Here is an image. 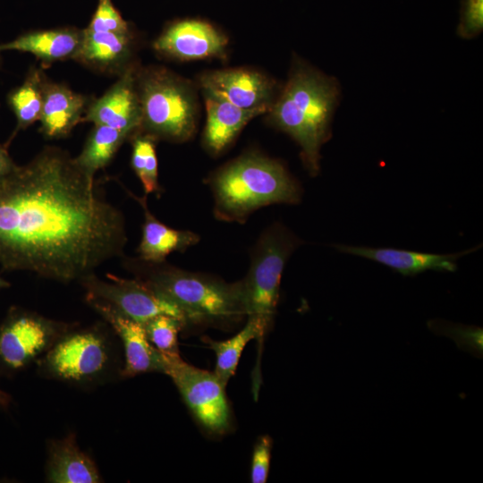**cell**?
<instances>
[{"instance_id":"obj_2","label":"cell","mask_w":483,"mask_h":483,"mask_svg":"<svg viewBox=\"0 0 483 483\" xmlns=\"http://www.w3.org/2000/svg\"><path fill=\"white\" fill-rule=\"evenodd\" d=\"M338 96L334 79L298 64L268 110L271 123L301 146L303 163L312 175L319 170V150L329 137Z\"/></svg>"},{"instance_id":"obj_23","label":"cell","mask_w":483,"mask_h":483,"mask_svg":"<svg viewBox=\"0 0 483 483\" xmlns=\"http://www.w3.org/2000/svg\"><path fill=\"white\" fill-rule=\"evenodd\" d=\"M131 135L127 131L94 124L75 160L84 171L95 176L112 161L123 143Z\"/></svg>"},{"instance_id":"obj_7","label":"cell","mask_w":483,"mask_h":483,"mask_svg":"<svg viewBox=\"0 0 483 483\" xmlns=\"http://www.w3.org/2000/svg\"><path fill=\"white\" fill-rule=\"evenodd\" d=\"M299 244L284 226L270 227L258 240L248 275L242 280L246 315L257 321L262 341L275 313L284 267Z\"/></svg>"},{"instance_id":"obj_9","label":"cell","mask_w":483,"mask_h":483,"mask_svg":"<svg viewBox=\"0 0 483 483\" xmlns=\"http://www.w3.org/2000/svg\"><path fill=\"white\" fill-rule=\"evenodd\" d=\"M160 353L164 374L172 379L198 422L212 434L225 433L231 424L225 386L214 372L187 363L179 352Z\"/></svg>"},{"instance_id":"obj_27","label":"cell","mask_w":483,"mask_h":483,"mask_svg":"<svg viewBox=\"0 0 483 483\" xmlns=\"http://www.w3.org/2000/svg\"><path fill=\"white\" fill-rule=\"evenodd\" d=\"M86 30L97 32L131 31L128 22L122 17L111 0H99L96 12Z\"/></svg>"},{"instance_id":"obj_12","label":"cell","mask_w":483,"mask_h":483,"mask_svg":"<svg viewBox=\"0 0 483 483\" xmlns=\"http://www.w3.org/2000/svg\"><path fill=\"white\" fill-rule=\"evenodd\" d=\"M227 43V38L211 24L183 20L167 26L153 43V48L163 56L191 61L220 56Z\"/></svg>"},{"instance_id":"obj_33","label":"cell","mask_w":483,"mask_h":483,"mask_svg":"<svg viewBox=\"0 0 483 483\" xmlns=\"http://www.w3.org/2000/svg\"><path fill=\"white\" fill-rule=\"evenodd\" d=\"M1 53V52H0ZM1 64H2V56L0 55V67H1Z\"/></svg>"},{"instance_id":"obj_11","label":"cell","mask_w":483,"mask_h":483,"mask_svg":"<svg viewBox=\"0 0 483 483\" xmlns=\"http://www.w3.org/2000/svg\"><path fill=\"white\" fill-rule=\"evenodd\" d=\"M87 303L118 336L123 351L121 379L145 373L164 374L161 353L148 340L144 326L123 315L111 304L86 295Z\"/></svg>"},{"instance_id":"obj_20","label":"cell","mask_w":483,"mask_h":483,"mask_svg":"<svg viewBox=\"0 0 483 483\" xmlns=\"http://www.w3.org/2000/svg\"><path fill=\"white\" fill-rule=\"evenodd\" d=\"M207 122L203 140L212 154L223 151L240 131L254 117L268 112V107L243 109L227 101L205 96Z\"/></svg>"},{"instance_id":"obj_19","label":"cell","mask_w":483,"mask_h":483,"mask_svg":"<svg viewBox=\"0 0 483 483\" xmlns=\"http://www.w3.org/2000/svg\"><path fill=\"white\" fill-rule=\"evenodd\" d=\"M335 248L344 253L379 262L403 275H414L427 270L453 272L457 268L456 261L459 258L477 250L474 248L460 253L444 255L343 244L335 245Z\"/></svg>"},{"instance_id":"obj_1","label":"cell","mask_w":483,"mask_h":483,"mask_svg":"<svg viewBox=\"0 0 483 483\" xmlns=\"http://www.w3.org/2000/svg\"><path fill=\"white\" fill-rule=\"evenodd\" d=\"M69 153L45 147L0 179V267L77 281L127 242L122 212Z\"/></svg>"},{"instance_id":"obj_32","label":"cell","mask_w":483,"mask_h":483,"mask_svg":"<svg viewBox=\"0 0 483 483\" xmlns=\"http://www.w3.org/2000/svg\"><path fill=\"white\" fill-rule=\"evenodd\" d=\"M10 286H11V284L0 275V291L3 289L9 288Z\"/></svg>"},{"instance_id":"obj_5","label":"cell","mask_w":483,"mask_h":483,"mask_svg":"<svg viewBox=\"0 0 483 483\" xmlns=\"http://www.w3.org/2000/svg\"><path fill=\"white\" fill-rule=\"evenodd\" d=\"M104 323L78 327L75 323L37 361L39 377L80 388L121 378L123 360Z\"/></svg>"},{"instance_id":"obj_3","label":"cell","mask_w":483,"mask_h":483,"mask_svg":"<svg viewBox=\"0 0 483 483\" xmlns=\"http://www.w3.org/2000/svg\"><path fill=\"white\" fill-rule=\"evenodd\" d=\"M125 267L182 312L186 324L222 325L246 315L242 281L227 284L162 263L125 260Z\"/></svg>"},{"instance_id":"obj_31","label":"cell","mask_w":483,"mask_h":483,"mask_svg":"<svg viewBox=\"0 0 483 483\" xmlns=\"http://www.w3.org/2000/svg\"><path fill=\"white\" fill-rule=\"evenodd\" d=\"M12 402V396L7 392L0 388V408L3 410H7L10 408Z\"/></svg>"},{"instance_id":"obj_25","label":"cell","mask_w":483,"mask_h":483,"mask_svg":"<svg viewBox=\"0 0 483 483\" xmlns=\"http://www.w3.org/2000/svg\"><path fill=\"white\" fill-rule=\"evenodd\" d=\"M131 140V165L140 179L146 195L158 193L157 157L156 139L146 133L137 131L130 137Z\"/></svg>"},{"instance_id":"obj_18","label":"cell","mask_w":483,"mask_h":483,"mask_svg":"<svg viewBox=\"0 0 483 483\" xmlns=\"http://www.w3.org/2000/svg\"><path fill=\"white\" fill-rule=\"evenodd\" d=\"M45 473L49 483L103 482L96 462L80 448L73 432L47 441Z\"/></svg>"},{"instance_id":"obj_13","label":"cell","mask_w":483,"mask_h":483,"mask_svg":"<svg viewBox=\"0 0 483 483\" xmlns=\"http://www.w3.org/2000/svg\"><path fill=\"white\" fill-rule=\"evenodd\" d=\"M133 64L99 97L92 98L81 123L106 125L134 134L140 126V106Z\"/></svg>"},{"instance_id":"obj_15","label":"cell","mask_w":483,"mask_h":483,"mask_svg":"<svg viewBox=\"0 0 483 483\" xmlns=\"http://www.w3.org/2000/svg\"><path fill=\"white\" fill-rule=\"evenodd\" d=\"M89 97L77 93L66 84L46 78L39 116L41 134L49 140L66 138L81 123Z\"/></svg>"},{"instance_id":"obj_8","label":"cell","mask_w":483,"mask_h":483,"mask_svg":"<svg viewBox=\"0 0 483 483\" xmlns=\"http://www.w3.org/2000/svg\"><path fill=\"white\" fill-rule=\"evenodd\" d=\"M73 325L10 307L0 322V377H10L36 363Z\"/></svg>"},{"instance_id":"obj_30","label":"cell","mask_w":483,"mask_h":483,"mask_svg":"<svg viewBox=\"0 0 483 483\" xmlns=\"http://www.w3.org/2000/svg\"><path fill=\"white\" fill-rule=\"evenodd\" d=\"M8 148L5 143L0 144V179L17 166L8 152Z\"/></svg>"},{"instance_id":"obj_14","label":"cell","mask_w":483,"mask_h":483,"mask_svg":"<svg viewBox=\"0 0 483 483\" xmlns=\"http://www.w3.org/2000/svg\"><path fill=\"white\" fill-rule=\"evenodd\" d=\"M205 96L243 109L270 108L273 83L263 74L246 69L212 71L199 78Z\"/></svg>"},{"instance_id":"obj_28","label":"cell","mask_w":483,"mask_h":483,"mask_svg":"<svg viewBox=\"0 0 483 483\" xmlns=\"http://www.w3.org/2000/svg\"><path fill=\"white\" fill-rule=\"evenodd\" d=\"M483 29V0H462L457 33L463 38L478 36Z\"/></svg>"},{"instance_id":"obj_29","label":"cell","mask_w":483,"mask_h":483,"mask_svg":"<svg viewBox=\"0 0 483 483\" xmlns=\"http://www.w3.org/2000/svg\"><path fill=\"white\" fill-rule=\"evenodd\" d=\"M272 439L268 436L258 438L252 453L250 480L252 483H265L268 477L271 458Z\"/></svg>"},{"instance_id":"obj_24","label":"cell","mask_w":483,"mask_h":483,"mask_svg":"<svg viewBox=\"0 0 483 483\" xmlns=\"http://www.w3.org/2000/svg\"><path fill=\"white\" fill-rule=\"evenodd\" d=\"M257 339L260 344V329L257 321L248 318L244 327L231 338L225 341H215L205 339L206 343L214 351L216 354V368L214 373L220 381L226 386L230 378L235 374L241 355L246 344Z\"/></svg>"},{"instance_id":"obj_21","label":"cell","mask_w":483,"mask_h":483,"mask_svg":"<svg viewBox=\"0 0 483 483\" xmlns=\"http://www.w3.org/2000/svg\"><path fill=\"white\" fill-rule=\"evenodd\" d=\"M130 194L139 202L144 212L142 236L137 250L140 260L162 263L172 252L183 251L199 242L197 233L175 230L157 219L149 211L146 198Z\"/></svg>"},{"instance_id":"obj_16","label":"cell","mask_w":483,"mask_h":483,"mask_svg":"<svg viewBox=\"0 0 483 483\" xmlns=\"http://www.w3.org/2000/svg\"><path fill=\"white\" fill-rule=\"evenodd\" d=\"M133 37L129 32L83 30V40L75 59L97 72L120 76L133 65Z\"/></svg>"},{"instance_id":"obj_26","label":"cell","mask_w":483,"mask_h":483,"mask_svg":"<svg viewBox=\"0 0 483 483\" xmlns=\"http://www.w3.org/2000/svg\"><path fill=\"white\" fill-rule=\"evenodd\" d=\"M149 343L159 352H178V334L185 324L169 315L156 316L143 324Z\"/></svg>"},{"instance_id":"obj_17","label":"cell","mask_w":483,"mask_h":483,"mask_svg":"<svg viewBox=\"0 0 483 483\" xmlns=\"http://www.w3.org/2000/svg\"><path fill=\"white\" fill-rule=\"evenodd\" d=\"M83 40V30L59 27L30 30L0 44V52L15 50L32 54L44 69L57 62L76 59Z\"/></svg>"},{"instance_id":"obj_22","label":"cell","mask_w":483,"mask_h":483,"mask_svg":"<svg viewBox=\"0 0 483 483\" xmlns=\"http://www.w3.org/2000/svg\"><path fill=\"white\" fill-rule=\"evenodd\" d=\"M47 75L43 69L32 66L22 83L7 95V103L16 118V125L5 142L10 146L21 131L26 130L39 120L43 104V85Z\"/></svg>"},{"instance_id":"obj_4","label":"cell","mask_w":483,"mask_h":483,"mask_svg":"<svg viewBox=\"0 0 483 483\" xmlns=\"http://www.w3.org/2000/svg\"><path fill=\"white\" fill-rule=\"evenodd\" d=\"M215 213L221 220L242 221L254 210L275 203L296 204L299 183L278 161L260 155L239 157L211 181Z\"/></svg>"},{"instance_id":"obj_6","label":"cell","mask_w":483,"mask_h":483,"mask_svg":"<svg viewBox=\"0 0 483 483\" xmlns=\"http://www.w3.org/2000/svg\"><path fill=\"white\" fill-rule=\"evenodd\" d=\"M139 131L156 140L182 142L195 131L197 104L190 85L164 67L137 69Z\"/></svg>"},{"instance_id":"obj_10","label":"cell","mask_w":483,"mask_h":483,"mask_svg":"<svg viewBox=\"0 0 483 483\" xmlns=\"http://www.w3.org/2000/svg\"><path fill=\"white\" fill-rule=\"evenodd\" d=\"M106 279L102 280L93 273L78 283L86 291V295L111 304L139 323L144 324L158 315H169L187 325L181 309L144 281L137 277L122 278L113 274H106Z\"/></svg>"}]
</instances>
